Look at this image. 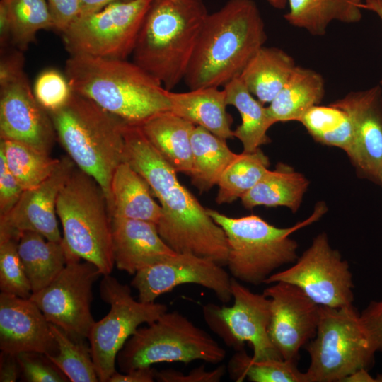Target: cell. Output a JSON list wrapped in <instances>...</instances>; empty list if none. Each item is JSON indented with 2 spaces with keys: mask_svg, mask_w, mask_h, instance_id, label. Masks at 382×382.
Listing matches in <instances>:
<instances>
[{
  "mask_svg": "<svg viewBox=\"0 0 382 382\" xmlns=\"http://www.w3.org/2000/svg\"><path fill=\"white\" fill-rule=\"evenodd\" d=\"M124 136V161L144 177L160 202L162 216L157 228L163 240L177 253L193 254L226 266L228 244L222 228L180 183L177 172L139 126L126 124Z\"/></svg>",
  "mask_w": 382,
  "mask_h": 382,
  "instance_id": "obj_1",
  "label": "cell"
},
{
  "mask_svg": "<svg viewBox=\"0 0 382 382\" xmlns=\"http://www.w3.org/2000/svg\"><path fill=\"white\" fill-rule=\"evenodd\" d=\"M267 34L253 0H228L207 15L183 81L190 89L224 86L238 77Z\"/></svg>",
  "mask_w": 382,
  "mask_h": 382,
  "instance_id": "obj_2",
  "label": "cell"
},
{
  "mask_svg": "<svg viewBox=\"0 0 382 382\" xmlns=\"http://www.w3.org/2000/svg\"><path fill=\"white\" fill-rule=\"evenodd\" d=\"M64 71L74 93L127 124L140 126L170 110L167 89L134 62L72 55L66 61Z\"/></svg>",
  "mask_w": 382,
  "mask_h": 382,
  "instance_id": "obj_3",
  "label": "cell"
},
{
  "mask_svg": "<svg viewBox=\"0 0 382 382\" xmlns=\"http://www.w3.org/2000/svg\"><path fill=\"white\" fill-rule=\"evenodd\" d=\"M208 14L202 0H153L133 62L172 91L184 80Z\"/></svg>",
  "mask_w": 382,
  "mask_h": 382,
  "instance_id": "obj_4",
  "label": "cell"
},
{
  "mask_svg": "<svg viewBox=\"0 0 382 382\" xmlns=\"http://www.w3.org/2000/svg\"><path fill=\"white\" fill-rule=\"evenodd\" d=\"M49 114L57 140L75 166L100 185L110 211V184L124 161L127 123L74 91L64 106Z\"/></svg>",
  "mask_w": 382,
  "mask_h": 382,
  "instance_id": "obj_5",
  "label": "cell"
},
{
  "mask_svg": "<svg viewBox=\"0 0 382 382\" xmlns=\"http://www.w3.org/2000/svg\"><path fill=\"white\" fill-rule=\"evenodd\" d=\"M207 210L226 233V265L232 277L259 285L280 267L296 262L298 243L290 235L318 220L328 209L324 202H318L308 218L288 228L277 227L254 214L233 218L212 209Z\"/></svg>",
  "mask_w": 382,
  "mask_h": 382,
  "instance_id": "obj_6",
  "label": "cell"
},
{
  "mask_svg": "<svg viewBox=\"0 0 382 382\" xmlns=\"http://www.w3.org/2000/svg\"><path fill=\"white\" fill-rule=\"evenodd\" d=\"M57 214L67 262L83 260L103 276L110 274L115 265L112 216L98 182L76 166L59 194Z\"/></svg>",
  "mask_w": 382,
  "mask_h": 382,
  "instance_id": "obj_7",
  "label": "cell"
},
{
  "mask_svg": "<svg viewBox=\"0 0 382 382\" xmlns=\"http://www.w3.org/2000/svg\"><path fill=\"white\" fill-rule=\"evenodd\" d=\"M225 349L205 330L178 311L165 312L147 326L138 328L117 357L122 372L163 362H221Z\"/></svg>",
  "mask_w": 382,
  "mask_h": 382,
  "instance_id": "obj_8",
  "label": "cell"
},
{
  "mask_svg": "<svg viewBox=\"0 0 382 382\" xmlns=\"http://www.w3.org/2000/svg\"><path fill=\"white\" fill-rule=\"evenodd\" d=\"M306 350L307 382H342L356 371L368 369L376 352L353 306H320L317 331Z\"/></svg>",
  "mask_w": 382,
  "mask_h": 382,
  "instance_id": "obj_9",
  "label": "cell"
},
{
  "mask_svg": "<svg viewBox=\"0 0 382 382\" xmlns=\"http://www.w3.org/2000/svg\"><path fill=\"white\" fill-rule=\"evenodd\" d=\"M152 1H120L77 17L62 33L65 49L70 56L126 59L132 54Z\"/></svg>",
  "mask_w": 382,
  "mask_h": 382,
  "instance_id": "obj_10",
  "label": "cell"
},
{
  "mask_svg": "<svg viewBox=\"0 0 382 382\" xmlns=\"http://www.w3.org/2000/svg\"><path fill=\"white\" fill-rule=\"evenodd\" d=\"M19 50L2 54L0 62V137L50 154L57 135L49 112L35 98Z\"/></svg>",
  "mask_w": 382,
  "mask_h": 382,
  "instance_id": "obj_11",
  "label": "cell"
},
{
  "mask_svg": "<svg viewBox=\"0 0 382 382\" xmlns=\"http://www.w3.org/2000/svg\"><path fill=\"white\" fill-rule=\"evenodd\" d=\"M100 295L110 308L94 323L88 340L99 381L108 382L116 371L117 354L129 338L140 325L153 323L168 307L161 303L136 301L130 287L110 274L104 275L100 281Z\"/></svg>",
  "mask_w": 382,
  "mask_h": 382,
  "instance_id": "obj_12",
  "label": "cell"
},
{
  "mask_svg": "<svg viewBox=\"0 0 382 382\" xmlns=\"http://www.w3.org/2000/svg\"><path fill=\"white\" fill-rule=\"evenodd\" d=\"M277 282L296 286L319 306H353L354 283L349 263L331 247L325 233L317 235L293 265L275 272L264 284Z\"/></svg>",
  "mask_w": 382,
  "mask_h": 382,
  "instance_id": "obj_13",
  "label": "cell"
},
{
  "mask_svg": "<svg viewBox=\"0 0 382 382\" xmlns=\"http://www.w3.org/2000/svg\"><path fill=\"white\" fill-rule=\"evenodd\" d=\"M231 291V306H203V316L210 329L236 351L248 342L254 360L283 359L269 336L270 299L263 293L252 292L233 277Z\"/></svg>",
  "mask_w": 382,
  "mask_h": 382,
  "instance_id": "obj_14",
  "label": "cell"
},
{
  "mask_svg": "<svg viewBox=\"0 0 382 382\" xmlns=\"http://www.w3.org/2000/svg\"><path fill=\"white\" fill-rule=\"evenodd\" d=\"M102 275L91 262H67L59 275L46 287L30 297L49 323L71 336L88 339L96 322L91 314L92 288Z\"/></svg>",
  "mask_w": 382,
  "mask_h": 382,
  "instance_id": "obj_15",
  "label": "cell"
},
{
  "mask_svg": "<svg viewBox=\"0 0 382 382\" xmlns=\"http://www.w3.org/2000/svg\"><path fill=\"white\" fill-rule=\"evenodd\" d=\"M134 275L131 285L142 302H155L159 296L186 284H198L212 291L224 303L233 300L232 277L223 266L193 254L176 253Z\"/></svg>",
  "mask_w": 382,
  "mask_h": 382,
  "instance_id": "obj_16",
  "label": "cell"
},
{
  "mask_svg": "<svg viewBox=\"0 0 382 382\" xmlns=\"http://www.w3.org/2000/svg\"><path fill=\"white\" fill-rule=\"evenodd\" d=\"M263 294L270 299L271 342L284 360L297 363L299 350L316 335L320 306L285 282L273 283Z\"/></svg>",
  "mask_w": 382,
  "mask_h": 382,
  "instance_id": "obj_17",
  "label": "cell"
},
{
  "mask_svg": "<svg viewBox=\"0 0 382 382\" xmlns=\"http://www.w3.org/2000/svg\"><path fill=\"white\" fill-rule=\"evenodd\" d=\"M349 115L354 130L349 160L357 175L381 185L382 176V89L380 85L351 91L331 103Z\"/></svg>",
  "mask_w": 382,
  "mask_h": 382,
  "instance_id": "obj_18",
  "label": "cell"
},
{
  "mask_svg": "<svg viewBox=\"0 0 382 382\" xmlns=\"http://www.w3.org/2000/svg\"><path fill=\"white\" fill-rule=\"evenodd\" d=\"M75 167L68 156L60 158L57 168L45 180L24 190L13 209L0 216V231L19 236L22 231H32L47 240L61 241L57 202Z\"/></svg>",
  "mask_w": 382,
  "mask_h": 382,
  "instance_id": "obj_19",
  "label": "cell"
},
{
  "mask_svg": "<svg viewBox=\"0 0 382 382\" xmlns=\"http://www.w3.org/2000/svg\"><path fill=\"white\" fill-rule=\"evenodd\" d=\"M0 349L18 354L39 352L47 356L57 352L50 323L30 299L0 294Z\"/></svg>",
  "mask_w": 382,
  "mask_h": 382,
  "instance_id": "obj_20",
  "label": "cell"
},
{
  "mask_svg": "<svg viewBox=\"0 0 382 382\" xmlns=\"http://www.w3.org/2000/svg\"><path fill=\"white\" fill-rule=\"evenodd\" d=\"M111 228L115 265L129 274L176 253L152 222L112 217Z\"/></svg>",
  "mask_w": 382,
  "mask_h": 382,
  "instance_id": "obj_21",
  "label": "cell"
},
{
  "mask_svg": "<svg viewBox=\"0 0 382 382\" xmlns=\"http://www.w3.org/2000/svg\"><path fill=\"white\" fill-rule=\"evenodd\" d=\"M170 111L196 126H200L224 139L232 138L233 118L226 111L224 89L205 87L187 92L167 90Z\"/></svg>",
  "mask_w": 382,
  "mask_h": 382,
  "instance_id": "obj_22",
  "label": "cell"
},
{
  "mask_svg": "<svg viewBox=\"0 0 382 382\" xmlns=\"http://www.w3.org/2000/svg\"><path fill=\"white\" fill-rule=\"evenodd\" d=\"M112 217L127 218L158 224L162 209L153 197L151 189L129 163L122 162L110 184Z\"/></svg>",
  "mask_w": 382,
  "mask_h": 382,
  "instance_id": "obj_23",
  "label": "cell"
},
{
  "mask_svg": "<svg viewBox=\"0 0 382 382\" xmlns=\"http://www.w3.org/2000/svg\"><path fill=\"white\" fill-rule=\"evenodd\" d=\"M195 125L168 110L139 127L151 144L178 173L192 168L191 134Z\"/></svg>",
  "mask_w": 382,
  "mask_h": 382,
  "instance_id": "obj_24",
  "label": "cell"
},
{
  "mask_svg": "<svg viewBox=\"0 0 382 382\" xmlns=\"http://www.w3.org/2000/svg\"><path fill=\"white\" fill-rule=\"evenodd\" d=\"M18 250L32 294L48 286L68 261L62 240L50 241L32 231L20 233Z\"/></svg>",
  "mask_w": 382,
  "mask_h": 382,
  "instance_id": "obj_25",
  "label": "cell"
},
{
  "mask_svg": "<svg viewBox=\"0 0 382 382\" xmlns=\"http://www.w3.org/2000/svg\"><path fill=\"white\" fill-rule=\"evenodd\" d=\"M325 95L323 77L317 71L296 66L291 76L267 107L269 117L279 122H299L312 107L320 105Z\"/></svg>",
  "mask_w": 382,
  "mask_h": 382,
  "instance_id": "obj_26",
  "label": "cell"
},
{
  "mask_svg": "<svg viewBox=\"0 0 382 382\" xmlns=\"http://www.w3.org/2000/svg\"><path fill=\"white\" fill-rule=\"evenodd\" d=\"M296 67L294 58L275 47H262L239 76L248 90L264 105L270 103Z\"/></svg>",
  "mask_w": 382,
  "mask_h": 382,
  "instance_id": "obj_27",
  "label": "cell"
},
{
  "mask_svg": "<svg viewBox=\"0 0 382 382\" xmlns=\"http://www.w3.org/2000/svg\"><path fill=\"white\" fill-rule=\"evenodd\" d=\"M309 180L302 173L283 163L269 170L261 180L241 198L245 208L257 206H283L296 213L302 202Z\"/></svg>",
  "mask_w": 382,
  "mask_h": 382,
  "instance_id": "obj_28",
  "label": "cell"
},
{
  "mask_svg": "<svg viewBox=\"0 0 382 382\" xmlns=\"http://www.w3.org/2000/svg\"><path fill=\"white\" fill-rule=\"evenodd\" d=\"M364 0H288L289 11L284 15L291 25L323 36L332 21L357 23L362 17Z\"/></svg>",
  "mask_w": 382,
  "mask_h": 382,
  "instance_id": "obj_29",
  "label": "cell"
},
{
  "mask_svg": "<svg viewBox=\"0 0 382 382\" xmlns=\"http://www.w3.org/2000/svg\"><path fill=\"white\" fill-rule=\"evenodd\" d=\"M227 105L234 106L241 117V124L233 131V137L243 144L244 152H251L270 142L267 130L274 123L269 117L267 107L254 97L238 77L223 88Z\"/></svg>",
  "mask_w": 382,
  "mask_h": 382,
  "instance_id": "obj_30",
  "label": "cell"
},
{
  "mask_svg": "<svg viewBox=\"0 0 382 382\" xmlns=\"http://www.w3.org/2000/svg\"><path fill=\"white\" fill-rule=\"evenodd\" d=\"M192 168L189 176L200 192L209 191L235 158L236 154L228 146L226 139L207 129L195 126L191 134Z\"/></svg>",
  "mask_w": 382,
  "mask_h": 382,
  "instance_id": "obj_31",
  "label": "cell"
},
{
  "mask_svg": "<svg viewBox=\"0 0 382 382\" xmlns=\"http://www.w3.org/2000/svg\"><path fill=\"white\" fill-rule=\"evenodd\" d=\"M317 142L344 151L349 158L354 146V130L346 111L332 105H317L299 120Z\"/></svg>",
  "mask_w": 382,
  "mask_h": 382,
  "instance_id": "obj_32",
  "label": "cell"
},
{
  "mask_svg": "<svg viewBox=\"0 0 382 382\" xmlns=\"http://www.w3.org/2000/svg\"><path fill=\"white\" fill-rule=\"evenodd\" d=\"M268 157L258 148L237 154L222 173L216 202L228 204L241 198L267 173Z\"/></svg>",
  "mask_w": 382,
  "mask_h": 382,
  "instance_id": "obj_33",
  "label": "cell"
},
{
  "mask_svg": "<svg viewBox=\"0 0 382 382\" xmlns=\"http://www.w3.org/2000/svg\"><path fill=\"white\" fill-rule=\"evenodd\" d=\"M0 154L24 190L45 180L59 162V158H53L26 144L8 139H1Z\"/></svg>",
  "mask_w": 382,
  "mask_h": 382,
  "instance_id": "obj_34",
  "label": "cell"
},
{
  "mask_svg": "<svg viewBox=\"0 0 382 382\" xmlns=\"http://www.w3.org/2000/svg\"><path fill=\"white\" fill-rule=\"evenodd\" d=\"M8 18L11 42L23 51L42 30H54L47 0H1Z\"/></svg>",
  "mask_w": 382,
  "mask_h": 382,
  "instance_id": "obj_35",
  "label": "cell"
},
{
  "mask_svg": "<svg viewBox=\"0 0 382 382\" xmlns=\"http://www.w3.org/2000/svg\"><path fill=\"white\" fill-rule=\"evenodd\" d=\"M228 370L236 381L247 378L253 382H307L305 372L298 369L296 363L274 359L254 360L244 348L233 355Z\"/></svg>",
  "mask_w": 382,
  "mask_h": 382,
  "instance_id": "obj_36",
  "label": "cell"
},
{
  "mask_svg": "<svg viewBox=\"0 0 382 382\" xmlns=\"http://www.w3.org/2000/svg\"><path fill=\"white\" fill-rule=\"evenodd\" d=\"M57 345V352L48 358L71 382H98L91 347L84 340L75 338L58 326L50 323Z\"/></svg>",
  "mask_w": 382,
  "mask_h": 382,
  "instance_id": "obj_37",
  "label": "cell"
},
{
  "mask_svg": "<svg viewBox=\"0 0 382 382\" xmlns=\"http://www.w3.org/2000/svg\"><path fill=\"white\" fill-rule=\"evenodd\" d=\"M18 236L0 232V289L30 299L32 289L18 254Z\"/></svg>",
  "mask_w": 382,
  "mask_h": 382,
  "instance_id": "obj_38",
  "label": "cell"
},
{
  "mask_svg": "<svg viewBox=\"0 0 382 382\" xmlns=\"http://www.w3.org/2000/svg\"><path fill=\"white\" fill-rule=\"evenodd\" d=\"M33 92L39 103L48 112L64 106L73 94L65 74L54 69H46L37 76Z\"/></svg>",
  "mask_w": 382,
  "mask_h": 382,
  "instance_id": "obj_39",
  "label": "cell"
},
{
  "mask_svg": "<svg viewBox=\"0 0 382 382\" xmlns=\"http://www.w3.org/2000/svg\"><path fill=\"white\" fill-rule=\"evenodd\" d=\"M21 374L28 382H67V377L48 358L39 352H21L16 354Z\"/></svg>",
  "mask_w": 382,
  "mask_h": 382,
  "instance_id": "obj_40",
  "label": "cell"
},
{
  "mask_svg": "<svg viewBox=\"0 0 382 382\" xmlns=\"http://www.w3.org/2000/svg\"><path fill=\"white\" fill-rule=\"evenodd\" d=\"M226 370L224 365H220L214 370L207 371L202 365L186 374L173 369L156 371L155 379L161 382H219Z\"/></svg>",
  "mask_w": 382,
  "mask_h": 382,
  "instance_id": "obj_41",
  "label": "cell"
},
{
  "mask_svg": "<svg viewBox=\"0 0 382 382\" xmlns=\"http://www.w3.org/2000/svg\"><path fill=\"white\" fill-rule=\"evenodd\" d=\"M24 189L8 169L0 154V216L10 212L20 199Z\"/></svg>",
  "mask_w": 382,
  "mask_h": 382,
  "instance_id": "obj_42",
  "label": "cell"
},
{
  "mask_svg": "<svg viewBox=\"0 0 382 382\" xmlns=\"http://www.w3.org/2000/svg\"><path fill=\"white\" fill-rule=\"evenodd\" d=\"M361 323L376 352H382V300L371 301L360 314Z\"/></svg>",
  "mask_w": 382,
  "mask_h": 382,
  "instance_id": "obj_43",
  "label": "cell"
},
{
  "mask_svg": "<svg viewBox=\"0 0 382 382\" xmlns=\"http://www.w3.org/2000/svg\"><path fill=\"white\" fill-rule=\"evenodd\" d=\"M54 30L61 33L79 16V0H47Z\"/></svg>",
  "mask_w": 382,
  "mask_h": 382,
  "instance_id": "obj_44",
  "label": "cell"
},
{
  "mask_svg": "<svg viewBox=\"0 0 382 382\" xmlns=\"http://www.w3.org/2000/svg\"><path fill=\"white\" fill-rule=\"evenodd\" d=\"M155 375L156 370L151 366L140 367L122 373L116 371L108 382H153Z\"/></svg>",
  "mask_w": 382,
  "mask_h": 382,
  "instance_id": "obj_45",
  "label": "cell"
},
{
  "mask_svg": "<svg viewBox=\"0 0 382 382\" xmlns=\"http://www.w3.org/2000/svg\"><path fill=\"white\" fill-rule=\"evenodd\" d=\"M21 374V368L16 354L1 351L0 381H16Z\"/></svg>",
  "mask_w": 382,
  "mask_h": 382,
  "instance_id": "obj_46",
  "label": "cell"
},
{
  "mask_svg": "<svg viewBox=\"0 0 382 382\" xmlns=\"http://www.w3.org/2000/svg\"><path fill=\"white\" fill-rule=\"evenodd\" d=\"M120 1L125 0H79L80 11L79 16L93 13L112 3Z\"/></svg>",
  "mask_w": 382,
  "mask_h": 382,
  "instance_id": "obj_47",
  "label": "cell"
},
{
  "mask_svg": "<svg viewBox=\"0 0 382 382\" xmlns=\"http://www.w3.org/2000/svg\"><path fill=\"white\" fill-rule=\"evenodd\" d=\"M342 382H376V379L368 373V369H361L345 378Z\"/></svg>",
  "mask_w": 382,
  "mask_h": 382,
  "instance_id": "obj_48",
  "label": "cell"
},
{
  "mask_svg": "<svg viewBox=\"0 0 382 382\" xmlns=\"http://www.w3.org/2000/svg\"><path fill=\"white\" fill-rule=\"evenodd\" d=\"M361 7V9H366L376 13L382 21V0H364ZM380 85H382V77Z\"/></svg>",
  "mask_w": 382,
  "mask_h": 382,
  "instance_id": "obj_49",
  "label": "cell"
},
{
  "mask_svg": "<svg viewBox=\"0 0 382 382\" xmlns=\"http://www.w3.org/2000/svg\"><path fill=\"white\" fill-rule=\"evenodd\" d=\"M267 1L277 9H284L288 3V0H267Z\"/></svg>",
  "mask_w": 382,
  "mask_h": 382,
  "instance_id": "obj_50",
  "label": "cell"
},
{
  "mask_svg": "<svg viewBox=\"0 0 382 382\" xmlns=\"http://www.w3.org/2000/svg\"><path fill=\"white\" fill-rule=\"evenodd\" d=\"M375 379L376 382H382V374H378Z\"/></svg>",
  "mask_w": 382,
  "mask_h": 382,
  "instance_id": "obj_51",
  "label": "cell"
},
{
  "mask_svg": "<svg viewBox=\"0 0 382 382\" xmlns=\"http://www.w3.org/2000/svg\"><path fill=\"white\" fill-rule=\"evenodd\" d=\"M381 187H382V176H381Z\"/></svg>",
  "mask_w": 382,
  "mask_h": 382,
  "instance_id": "obj_52",
  "label": "cell"
}]
</instances>
